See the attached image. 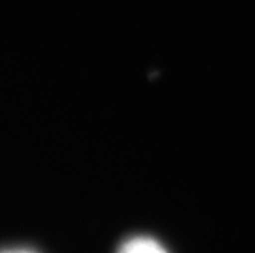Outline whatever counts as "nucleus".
Here are the masks:
<instances>
[{
    "mask_svg": "<svg viewBox=\"0 0 255 253\" xmlns=\"http://www.w3.org/2000/svg\"><path fill=\"white\" fill-rule=\"evenodd\" d=\"M118 253H167V250L153 238L136 237L126 241Z\"/></svg>",
    "mask_w": 255,
    "mask_h": 253,
    "instance_id": "obj_1",
    "label": "nucleus"
},
{
    "mask_svg": "<svg viewBox=\"0 0 255 253\" xmlns=\"http://www.w3.org/2000/svg\"><path fill=\"white\" fill-rule=\"evenodd\" d=\"M0 253H34V252H29V250H21V249H14V250H3Z\"/></svg>",
    "mask_w": 255,
    "mask_h": 253,
    "instance_id": "obj_2",
    "label": "nucleus"
}]
</instances>
